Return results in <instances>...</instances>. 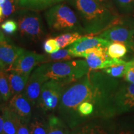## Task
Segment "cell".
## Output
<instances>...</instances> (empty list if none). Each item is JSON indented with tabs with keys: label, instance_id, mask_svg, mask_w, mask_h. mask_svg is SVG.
Returning a JSON list of instances; mask_svg holds the SVG:
<instances>
[{
	"label": "cell",
	"instance_id": "26",
	"mask_svg": "<svg viewBox=\"0 0 134 134\" xmlns=\"http://www.w3.org/2000/svg\"><path fill=\"white\" fill-rule=\"evenodd\" d=\"M2 8V19H4L11 16L16 12L17 6H18L17 0H5L4 3L1 4ZM19 7V6H18Z\"/></svg>",
	"mask_w": 134,
	"mask_h": 134
},
{
	"label": "cell",
	"instance_id": "4",
	"mask_svg": "<svg viewBox=\"0 0 134 134\" xmlns=\"http://www.w3.org/2000/svg\"><path fill=\"white\" fill-rule=\"evenodd\" d=\"M44 16L48 28L54 32H84L76 12L66 4L60 3L52 6Z\"/></svg>",
	"mask_w": 134,
	"mask_h": 134
},
{
	"label": "cell",
	"instance_id": "16",
	"mask_svg": "<svg viewBox=\"0 0 134 134\" xmlns=\"http://www.w3.org/2000/svg\"><path fill=\"white\" fill-rule=\"evenodd\" d=\"M8 78L12 95L21 93L26 88L29 76H26L16 71H8Z\"/></svg>",
	"mask_w": 134,
	"mask_h": 134
},
{
	"label": "cell",
	"instance_id": "27",
	"mask_svg": "<svg viewBox=\"0 0 134 134\" xmlns=\"http://www.w3.org/2000/svg\"><path fill=\"white\" fill-rule=\"evenodd\" d=\"M122 103L128 108L134 107V83H130L127 87L124 92L123 96L121 97Z\"/></svg>",
	"mask_w": 134,
	"mask_h": 134
},
{
	"label": "cell",
	"instance_id": "11",
	"mask_svg": "<svg viewBox=\"0 0 134 134\" xmlns=\"http://www.w3.org/2000/svg\"><path fill=\"white\" fill-rule=\"evenodd\" d=\"M24 50V48L12 44L9 39L0 42V71H9Z\"/></svg>",
	"mask_w": 134,
	"mask_h": 134
},
{
	"label": "cell",
	"instance_id": "31",
	"mask_svg": "<svg viewBox=\"0 0 134 134\" xmlns=\"http://www.w3.org/2000/svg\"><path fill=\"white\" fill-rule=\"evenodd\" d=\"M128 65L125 74V79L130 83H134V59L127 62Z\"/></svg>",
	"mask_w": 134,
	"mask_h": 134
},
{
	"label": "cell",
	"instance_id": "29",
	"mask_svg": "<svg viewBox=\"0 0 134 134\" xmlns=\"http://www.w3.org/2000/svg\"><path fill=\"white\" fill-rule=\"evenodd\" d=\"M43 49L47 53H52L59 50L60 48L55 38H48L43 42Z\"/></svg>",
	"mask_w": 134,
	"mask_h": 134
},
{
	"label": "cell",
	"instance_id": "14",
	"mask_svg": "<svg viewBox=\"0 0 134 134\" xmlns=\"http://www.w3.org/2000/svg\"><path fill=\"white\" fill-rule=\"evenodd\" d=\"M3 117V134H18V129L21 120L8 106L1 109Z\"/></svg>",
	"mask_w": 134,
	"mask_h": 134
},
{
	"label": "cell",
	"instance_id": "15",
	"mask_svg": "<svg viewBox=\"0 0 134 134\" xmlns=\"http://www.w3.org/2000/svg\"><path fill=\"white\" fill-rule=\"evenodd\" d=\"M65 0H17L19 8L38 11L51 8Z\"/></svg>",
	"mask_w": 134,
	"mask_h": 134
},
{
	"label": "cell",
	"instance_id": "19",
	"mask_svg": "<svg viewBox=\"0 0 134 134\" xmlns=\"http://www.w3.org/2000/svg\"><path fill=\"white\" fill-rule=\"evenodd\" d=\"M82 37L81 33L78 32H68L57 36L55 38L60 48H63L69 46Z\"/></svg>",
	"mask_w": 134,
	"mask_h": 134
},
{
	"label": "cell",
	"instance_id": "20",
	"mask_svg": "<svg viewBox=\"0 0 134 134\" xmlns=\"http://www.w3.org/2000/svg\"><path fill=\"white\" fill-rule=\"evenodd\" d=\"M128 48L124 43L113 42L107 48V54L112 58H120L125 56Z\"/></svg>",
	"mask_w": 134,
	"mask_h": 134
},
{
	"label": "cell",
	"instance_id": "39",
	"mask_svg": "<svg viewBox=\"0 0 134 134\" xmlns=\"http://www.w3.org/2000/svg\"><path fill=\"white\" fill-rule=\"evenodd\" d=\"M3 101H4V100L3 99V98H1V96H0V108L2 109L3 108V105H2V103H3Z\"/></svg>",
	"mask_w": 134,
	"mask_h": 134
},
{
	"label": "cell",
	"instance_id": "36",
	"mask_svg": "<svg viewBox=\"0 0 134 134\" xmlns=\"http://www.w3.org/2000/svg\"><path fill=\"white\" fill-rule=\"evenodd\" d=\"M124 17L127 19H128L129 21L134 23V14L130 15V16H124Z\"/></svg>",
	"mask_w": 134,
	"mask_h": 134
},
{
	"label": "cell",
	"instance_id": "37",
	"mask_svg": "<svg viewBox=\"0 0 134 134\" xmlns=\"http://www.w3.org/2000/svg\"><path fill=\"white\" fill-rule=\"evenodd\" d=\"M123 17H124V18H125V20H126V21H127V22H128V23H129V24H130V26H131V27H132V30H133V35H134V23H132V22H130V21H129V20H128V19H126V18H125L124 16H123Z\"/></svg>",
	"mask_w": 134,
	"mask_h": 134
},
{
	"label": "cell",
	"instance_id": "9",
	"mask_svg": "<svg viewBox=\"0 0 134 134\" xmlns=\"http://www.w3.org/2000/svg\"><path fill=\"white\" fill-rule=\"evenodd\" d=\"M46 62L47 55L24 50L8 71L13 70L26 76H30V74L35 66Z\"/></svg>",
	"mask_w": 134,
	"mask_h": 134
},
{
	"label": "cell",
	"instance_id": "25",
	"mask_svg": "<svg viewBox=\"0 0 134 134\" xmlns=\"http://www.w3.org/2000/svg\"><path fill=\"white\" fill-rule=\"evenodd\" d=\"M30 134H47L48 121L35 118L29 125Z\"/></svg>",
	"mask_w": 134,
	"mask_h": 134
},
{
	"label": "cell",
	"instance_id": "8",
	"mask_svg": "<svg viewBox=\"0 0 134 134\" xmlns=\"http://www.w3.org/2000/svg\"><path fill=\"white\" fill-rule=\"evenodd\" d=\"M107 48L97 47L86 50L81 57L86 58L90 70L105 69L122 62L120 58H112L107 54Z\"/></svg>",
	"mask_w": 134,
	"mask_h": 134
},
{
	"label": "cell",
	"instance_id": "13",
	"mask_svg": "<svg viewBox=\"0 0 134 134\" xmlns=\"http://www.w3.org/2000/svg\"><path fill=\"white\" fill-rule=\"evenodd\" d=\"M8 107L18 115L21 122L27 124L31 119V104L22 93L15 94L9 100Z\"/></svg>",
	"mask_w": 134,
	"mask_h": 134
},
{
	"label": "cell",
	"instance_id": "24",
	"mask_svg": "<svg viewBox=\"0 0 134 134\" xmlns=\"http://www.w3.org/2000/svg\"><path fill=\"white\" fill-rule=\"evenodd\" d=\"M73 58L75 57L70 52V50L68 49V48H66L64 49L59 50L54 53L47 55V62H55L68 61Z\"/></svg>",
	"mask_w": 134,
	"mask_h": 134
},
{
	"label": "cell",
	"instance_id": "38",
	"mask_svg": "<svg viewBox=\"0 0 134 134\" xmlns=\"http://www.w3.org/2000/svg\"><path fill=\"white\" fill-rule=\"evenodd\" d=\"M119 134H134V132H132V131H129V130H127V131L120 132Z\"/></svg>",
	"mask_w": 134,
	"mask_h": 134
},
{
	"label": "cell",
	"instance_id": "33",
	"mask_svg": "<svg viewBox=\"0 0 134 134\" xmlns=\"http://www.w3.org/2000/svg\"><path fill=\"white\" fill-rule=\"evenodd\" d=\"M28 124L20 121L18 129V134H30Z\"/></svg>",
	"mask_w": 134,
	"mask_h": 134
},
{
	"label": "cell",
	"instance_id": "12",
	"mask_svg": "<svg viewBox=\"0 0 134 134\" xmlns=\"http://www.w3.org/2000/svg\"><path fill=\"white\" fill-rule=\"evenodd\" d=\"M46 81V80L37 68L29 76L24 89V95L31 105H35L37 103L42 87Z\"/></svg>",
	"mask_w": 134,
	"mask_h": 134
},
{
	"label": "cell",
	"instance_id": "41",
	"mask_svg": "<svg viewBox=\"0 0 134 134\" xmlns=\"http://www.w3.org/2000/svg\"><path fill=\"white\" fill-rule=\"evenodd\" d=\"M4 1L5 0H0V5H1V4H3V3H4Z\"/></svg>",
	"mask_w": 134,
	"mask_h": 134
},
{
	"label": "cell",
	"instance_id": "1",
	"mask_svg": "<svg viewBox=\"0 0 134 134\" xmlns=\"http://www.w3.org/2000/svg\"><path fill=\"white\" fill-rule=\"evenodd\" d=\"M99 91L94 88L88 75L76 81L68 83L63 87L60 96L58 110L65 123L73 129L76 127L78 108L85 101L96 103L99 98Z\"/></svg>",
	"mask_w": 134,
	"mask_h": 134
},
{
	"label": "cell",
	"instance_id": "34",
	"mask_svg": "<svg viewBox=\"0 0 134 134\" xmlns=\"http://www.w3.org/2000/svg\"><path fill=\"white\" fill-rule=\"evenodd\" d=\"M3 123L4 120L3 115L0 114V134H3Z\"/></svg>",
	"mask_w": 134,
	"mask_h": 134
},
{
	"label": "cell",
	"instance_id": "5",
	"mask_svg": "<svg viewBox=\"0 0 134 134\" xmlns=\"http://www.w3.org/2000/svg\"><path fill=\"white\" fill-rule=\"evenodd\" d=\"M18 24L21 36L32 41H38L46 36L42 19L37 11L26 9L20 11Z\"/></svg>",
	"mask_w": 134,
	"mask_h": 134
},
{
	"label": "cell",
	"instance_id": "7",
	"mask_svg": "<svg viewBox=\"0 0 134 134\" xmlns=\"http://www.w3.org/2000/svg\"><path fill=\"white\" fill-rule=\"evenodd\" d=\"M63 86L62 83L57 80H50L45 82L37 102L39 106L45 111L54 110L59 103Z\"/></svg>",
	"mask_w": 134,
	"mask_h": 134
},
{
	"label": "cell",
	"instance_id": "32",
	"mask_svg": "<svg viewBox=\"0 0 134 134\" xmlns=\"http://www.w3.org/2000/svg\"><path fill=\"white\" fill-rule=\"evenodd\" d=\"M94 1H97L99 4L105 6V7L108 8V9L111 10V11H114V12L117 13V10L115 9L113 0H94Z\"/></svg>",
	"mask_w": 134,
	"mask_h": 134
},
{
	"label": "cell",
	"instance_id": "2",
	"mask_svg": "<svg viewBox=\"0 0 134 134\" xmlns=\"http://www.w3.org/2000/svg\"><path fill=\"white\" fill-rule=\"evenodd\" d=\"M74 8L84 32L90 35L100 34L119 17L94 0H68Z\"/></svg>",
	"mask_w": 134,
	"mask_h": 134
},
{
	"label": "cell",
	"instance_id": "40",
	"mask_svg": "<svg viewBox=\"0 0 134 134\" xmlns=\"http://www.w3.org/2000/svg\"><path fill=\"white\" fill-rule=\"evenodd\" d=\"M1 19H2V8L0 5V21H1Z\"/></svg>",
	"mask_w": 134,
	"mask_h": 134
},
{
	"label": "cell",
	"instance_id": "22",
	"mask_svg": "<svg viewBox=\"0 0 134 134\" xmlns=\"http://www.w3.org/2000/svg\"><path fill=\"white\" fill-rule=\"evenodd\" d=\"M117 11L124 16L134 14V0H113Z\"/></svg>",
	"mask_w": 134,
	"mask_h": 134
},
{
	"label": "cell",
	"instance_id": "23",
	"mask_svg": "<svg viewBox=\"0 0 134 134\" xmlns=\"http://www.w3.org/2000/svg\"><path fill=\"white\" fill-rule=\"evenodd\" d=\"M128 62L122 60L119 63L112 65L104 69V71L110 76L115 78H120L125 76Z\"/></svg>",
	"mask_w": 134,
	"mask_h": 134
},
{
	"label": "cell",
	"instance_id": "17",
	"mask_svg": "<svg viewBox=\"0 0 134 134\" xmlns=\"http://www.w3.org/2000/svg\"><path fill=\"white\" fill-rule=\"evenodd\" d=\"M68 127L60 117L55 115H50L48 117L47 134H70Z\"/></svg>",
	"mask_w": 134,
	"mask_h": 134
},
{
	"label": "cell",
	"instance_id": "6",
	"mask_svg": "<svg viewBox=\"0 0 134 134\" xmlns=\"http://www.w3.org/2000/svg\"><path fill=\"white\" fill-rule=\"evenodd\" d=\"M99 37L113 42L124 43L134 52V35L129 23L124 17H119L109 27L99 34Z\"/></svg>",
	"mask_w": 134,
	"mask_h": 134
},
{
	"label": "cell",
	"instance_id": "10",
	"mask_svg": "<svg viewBox=\"0 0 134 134\" xmlns=\"http://www.w3.org/2000/svg\"><path fill=\"white\" fill-rule=\"evenodd\" d=\"M111 42L99 37L82 36L68 47L70 52L74 57H81L84 52L90 48L103 47H108Z\"/></svg>",
	"mask_w": 134,
	"mask_h": 134
},
{
	"label": "cell",
	"instance_id": "35",
	"mask_svg": "<svg viewBox=\"0 0 134 134\" xmlns=\"http://www.w3.org/2000/svg\"><path fill=\"white\" fill-rule=\"evenodd\" d=\"M6 40H8V38L4 36L3 32L0 29V42L6 41Z\"/></svg>",
	"mask_w": 134,
	"mask_h": 134
},
{
	"label": "cell",
	"instance_id": "30",
	"mask_svg": "<svg viewBox=\"0 0 134 134\" xmlns=\"http://www.w3.org/2000/svg\"><path fill=\"white\" fill-rule=\"evenodd\" d=\"M93 110V104L88 101L82 103L78 108V114L79 115H81V116H87V115L91 114Z\"/></svg>",
	"mask_w": 134,
	"mask_h": 134
},
{
	"label": "cell",
	"instance_id": "21",
	"mask_svg": "<svg viewBox=\"0 0 134 134\" xmlns=\"http://www.w3.org/2000/svg\"><path fill=\"white\" fill-rule=\"evenodd\" d=\"M0 96L4 101L9 100L12 96L8 78V73L3 70L0 71Z\"/></svg>",
	"mask_w": 134,
	"mask_h": 134
},
{
	"label": "cell",
	"instance_id": "18",
	"mask_svg": "<svg viewBox=\"0 0 134 134\" xmlns=\"http://www.w3.org/2000/svg\"><path fill=\"white\" fill-rule=\"evenodd\" d=\"M70 134H111V133L102 125L88 124L76 126L72 129Z\"/></svg>",
	"mask_w": 134,
	"mask_h": 134
},
{
	"label": "cell",
	"instance_id": "28",
	"mask_svg": "<svg viewBox=\"0 0 134 134\" xmlns=\"http://www.w3.org/2000/svg\"><path fill=\"white\" fill-rule=\"evenodd\" d=\"M1 28L6 34L13 35L18 30V24L14 20L8 19L2 23Z\"/></svg>",
	"mask_w": 134,
	"mask_h": 134
},
{
	"label": "cell",
	"instance_id": "3",
	"mask_svg": "<svg viewBox=\"0 0 134 134\" xmlns=\"http://www.w3.org/2000/svg\"><path fill=\"white\" fill-rule=\"evenodd\" d=\"M37 68L46 81L57 80L64 86L83 78L89 71L86 61L83 60L47 62L39 65Z\"/></svg>",
	"mask_w": 134,
	"mask_h": 134
}]
</instances>
